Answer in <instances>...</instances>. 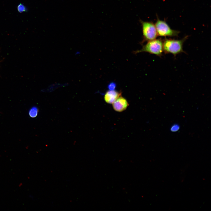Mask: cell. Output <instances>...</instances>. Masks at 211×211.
I'll use <instances>...</instances> for the list:
<instances>
[{
  "instance_id": "obj_6",
  "label": "cell",
  "mask_w": 211,
  "mask_h": 211,
  "mask_svg": "<svg viewBox=\"0 0 211 211\" xmlns=\"http://www.w3.org/2000/svg\"><path fill=\"white\" fill-rule=\"evenodd\" d=\"M120 95V93L115 90H109L106 92L104 95V99L106 103L112 104L113 103Z\"/></svg>"
},
{
  "instance_id": "obj_11",
  "label": "cell",
  "mask_w": 211,
  "mask_h": 211,
  "mask_svg": "<svg viewBox=\"0 0 211 211\" xmlns=\"http://www.w3.org/2000/svg\"><path fill=\"white\" fill-rule=\"evenodd\" d=\"M108 88L110 90H115L116 87V85L115 83H112L108 85Z\"/></svg>"
},
{
  "instance_id": "obj_9",
  "label": "cell",
  "mask_w": 211,
  "mask_h": 211,
  "mask_svg": "<svg viewBox=\"0 0 211 211\" xmlns=\"http://www.w3.org/2000/svg\"><path fill=\"white\" fill-rule=\"evenodd\" d=\"M17 9L18 11L20 13L26 12L28 10L26 6L22 3H20L18 5Z\"/></svg>"
},
{
  "instance_id": "obj_8",
  "label": "cell",
  "mask_w": 211,
  "mask_h": 211,
  "mask_svg": "<svg viewBox=\"0 0 211 211\" xmlns=\"http://www.w3.org/2000/svg\"><path fill=\"white\" fill-rule=\"evenodd\" d=\"M38 109L36 106H34L31 108L29 111V115L32 118L36 117L38 114Z\"/></svg>"
},
{
  "instance_id": "obj_2",
  "label": "cell",
  "mask_w": 211,
  "mask_h": 211,
  "mask_svg": "<svg viewBox=\"0 0 211 211\" xmlns=\"http://www.w3.org/2000/svg\"><path fill=\"white\" fill-rule=\"evenodd\" d=\"M142 52L161 56L163 52V40L159 38L148 41L141 50L135 52V53Z\"/></svg>"
},
{
  "instance_id": "obj_5",
  "label": "cell",
  "mask_w": 211,
  "mask_h": 211,
  "mask_svg": "<svg viewBox=\"0 0 211 211\" xmlns=\"http://www.w3.org/2000/svg\"><path fill=\"white\" fill-rule=\"evenodd\" d=\"M113 104L114 110L119 112L125 110L129 105L126 100L121 96L119 97Z\"/></svg>"
},
{
  "instance_id": "obj_3",
  "label": "cell",
  "mask_w": 211,
  "mask_h": 211,
  "mask_svg": "<svg viewBox=\"0 0 211 211\" xmlns=\"http://www.w3.org/2000/svg\"><path fill=\"white\" fill-rule=\"evenodd\" d=\"M157 35L161 37H176L179 33L178 31L172 29L164 21L158 18L155 24Z\"/></svg>"
},
{
  "instance_id": "obj_7",
  "label": "cell",
  "mask_w": 211,
  "mask_h": 211,
  "mask_svg": "<svg viewBox=\"0 0 211 211\" xmlns=\"http://www.w3.org/2000/svg\"><path fill=\"white\" fill-rule=\"evenodd\" d=\"M69 85V84L68 82H55L50 84L47 87L42 90V91L45 93L52 92L59 88L67 86Z\"/></svg>"
},
{
  "instance_id": "obj_1",
  "label": "cell",
  "mask_w": 211,
  "mask_h": 211,
  "mask_svg": "<svg viewBox=\"0 0 211 211\" xmlns=\"http://www.w3.org/2000/svg\"><path fill=\"white\" fill-rule=\"evenodd\" d=\"M188 38L187 36L180 40L165 38L163 40V52L165 54H171L175 56L184 52L183 45Z\"/></svg>"
},
{
  "instance_id": "obj_12",
  "label": "cell",
  "mask_w": 211,
  "mask_h": 211,
  "mask_svg": "<svg viewBox=\"0 0 211 211\" xmlns=\"http://www.w3.org/2000/svg\"><path fill=\"white\" fill-rule=\"evenodd\" d=\"M81 54V52L79 50L76 51L75 53V55L76 56L79 55Z\"/></svg>"
},
{
  "instance_id": "obj_10",
  "label": "cell",
  "mask_w": 211,
  "mask_h": 211,
  "mask_svg": "<svg viewBox=\"0 0 211 211\" xmlns=\"http://www.w3.org/2000/svg\"><path fill=\"white\" fill-rule=\"evenodd\" d=\"M180 129L179 125L177 123H174L170 127V130L171 132H176L178 131Z\"/></svg>"
},
{
  "instance_id": "obj_4",
  "label": "cell",
  "mask_w": 211,
  "mask_h": 211,
  "mask_svg": "<svg viewBox=\"0 0 211 211\" xmlns=\"http://www.w3.org/2000/svg\"><path fill=\"white\" fill-rule=\"evenodd\" d=\"M143 39L142 42L149 41L156 39L158 36L155 25L152 22L140 21Z\"/></svg>"
}]
</instances>
